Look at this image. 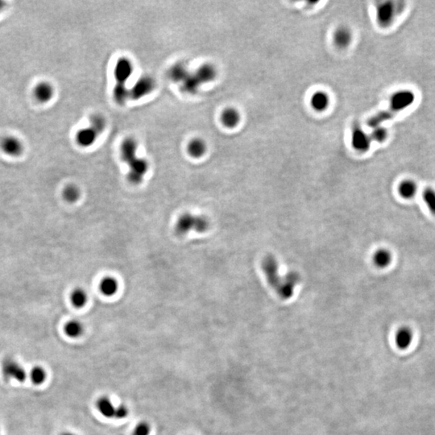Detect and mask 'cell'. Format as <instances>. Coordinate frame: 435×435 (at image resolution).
I'll return each instance as SVG.
<instances>
[{
    "instance_id": "6da1fadb",
    "label": "cell",
    "mask_w": 435,
    "mask_h": 435,
    "mask_svg": "<svg viewBox=\"0 0 435 435\" xmlns=\"http://www.w3.org/2000/svg\"><path fill=\"white\" fill-rule=\"evenodd\" d=\"M209 226V221L206 217L187 213L182 214L177 220L175 231L179 235H187L191 230L203 233L208 230Z\"/></svg>"
},
{
    "instance_id": "7a4b0ae2",
    "label": "cell",
    "mask_w": 435,
    "mask_h": 435,
    "mask_svg": "<svg viewBox=\"0 0 435 435\" xmlns=\"http://www.w3.org/2000/svg\"><path fill=\"white\" fill-rule=\"evenodd\" d=\"M262 268L270 285L278 292L284 283V278L279 275V266L277 260L272 256H266L262 262Z\"/></svg>"
},
{
    "instance_id": "3957f363",
    "label": "cell",
    "mask_w": 435,
    "mask_h": 435,
    "mask_svg": "<svg viewBox=\"0 0 435 435\" xmlns=\"http://www.w3.org/2000/svg\"><path fill=\"white\" fill-rule=\"evenodd\" d=\"M2 373L7 380H16L23 383L27 378V373L23 366L14 359L7 358L2 363Z\"/></svg>"
},
{
    "instance_id": "277c9868",
    "label": "cell",
    "mask_w": 435,
    "mask_h": 435,
    "mask_svg": "<svg viewBox=\"0 0 435 435\" xmlns=\"http://www.w3.org/2000/svg\"><path fill=\"white\" fill-rule=\"evenodd\" d=\"M415 95L410 91H398L392 96L389 111L395 115L398 112L404 111L415 103Z\"/></svg>"
},
{
    "instance_id": "5b68a950",
    "label": "cell",
    "mask_w": 435,
    "mask_h": 435,
    "mask_svg": "<svg viewBox=\"0 0 435 435\" xmlns=\"http://www.w3.org/2000/svg\"><path fill=\"white\" fill-rule=\"evenodd\" d=\"M154 87V80L149 76H144L140 77L132 90L129 91V97L132 99H140L151 93L153 91Z\"/></svg>"
},
{
    "instance_id": "8992f818",
    "label": "cell",
    "mask_w": 435,
    "mask_h": 435,
    "mask_svg": "<svg viewBox=\"0 0 435 435\" xmlns=\"http://www.w3.org/2000/svg\"><path fill=\"white\" fill-rule=\"evenodd\" d=\"M397 13L394 2H382L377 7V22L381 27H389Z\"/></svg>"
},
{
    "instance_id": "52a82bcc",
    "label": "cell",
    "mask_w": 435,
    "mask_h": 435,
    "mask_svg": "<svg viewBox=\"0 0 435 435\" xmlns=\"http://www.w3.org/2000/svg\"><path fill=\"white\" fill-rule=\"evenodd\" d=\"M370 135L366 134L365 132L359 126H355L352 131V144L354 149L357 151L364 152L368 151L371 146Z\"/></svg>"
},
{
    "instance_id": "ba28073f",
    "label": "cell",
    "mask_w": 435,
    "mask_h": 435,
    "mask_svg": "<svg viewBox=\"0 0 435 435\" xmlns=\"http://www.w3.org/2000/svg\"><path fill=\"white\" fill-rule=\"evenodd\" d=\"M133 72L132 64L128 59H119L114 66V75L116 84L125 85L127 80L131 77Z\"/></svg>"
},
{
    "instance_id": "9c48e42d",
    "label": "cell",
    "mask_w": 435,
    "mask_h": 435,
    "mask_svg": "<svg viewBox=\"0 0 435 435\" xmlns=\"http://www.w3.org/2000/svg\"><path fill=\"white\" fill-rule=\"evenodd\" d=\"M130 171L128 172V179L134 184L141 182L144 175L148 170V162L144 159L136 158L128 165Z\"/></svg>"
},
{
    "instance_id": "30bf717a",
    "label": "cell",
    "mask_w": 435,
    "mask_h": 435,
    "mask_svg": "<svg viewBox=\"0 0 435 435\" xmlns=\"http://www.w3.org/2000/svg\"><path fill=\"white\" fill-rule=\"evenodd\" d=\"M1 149L8 156H18L23 150V145L20 140L13 136H7L1 141Z\"/></svg>"
},
{
    "instance_id": "8fae6325",
    "label": "cell",
    "mask_w": 435,
    "mask_h": 435,
    "mask_svg": "<svg viewBox=\"0 0 435 435\" xmlns=\"http://www.w3.org/2000/svg\"><path fill=\"white\" fill-rule=\"evenodd\" d=\"M414 333L409 326H402L396 333V344L400 350H406L412 344Z\"/></svg>"
},
{
    "instance_id": "7c38bea8",
    "label": "cell",
    "mask_w": 435,
    "mask_h": 435,
    "mask_svg": "<svg viewBox=\"0 0 435 435\" xmlns=\"http://www.w3.org/2000/svg\"><path fill=\"white\" fill-rule=\"evenodd\" d=\"M136 151H137V143L135 142V140H133L132 138H128L122 143L120 148L121 157L128 165L137 158Z\"/></svg>"
},
{
    "instance_id": "4fadbf2b",
    "label": "cell",
    "mask_w": 435,
    "mask_h": 435,
    "mask_svg": "<svg viewBox=\"0 0 435 435\" xmlns=\"http://www.w3.org/2000/svg\"><path fill=\"white\" fill-rule=\"evenodd\" d=\"M54 89L51 84L47 82L38 83L34 89V95L40 103H47L54 96Z\"/></svg>"
},
{
    "instance_id": "5bb4252c",
    "label": "cell",
    "mask_w": 435,
    "mask_h": 435,
    "mask_svg": "<svg viewBox=\"0 0 435 435\" xmlns=\"http://www.w3.org/2000/svg\"><path fill=\"white\" fill-rule=\"evenodd\" d=\"M98 133L94 130L93 128L89 127V128H83L78 131L76 135V140L77 143L80 146L90 147L95 142Z\"/></svg>"
},
{
    "instance_id": "9a60e30c",
    "label": "cell",
    "mask_w": 435,
    "mask_h": 435,
    "mask_svg": "<svg viewBox=\"0 0 435 435\" xmlns=\"http://www.w3.org/2000/svg\"><path fill=\"white\" fill-rule=\"evenodd\" d=\"M352 32L347 27H340L335 31L334 34V41L335 45L340 49L347 48L352 42Z\"/></svg>"
},
{
    "instance_id": "2e32d148",
    "label": "cell",
    "mask_w": 435,
    "mask_h": 435,
    "mask_svg": "<svg viewBox=\"0 0 435 435\" xmlns=\"http://www.w3.org/2000/svg\"><path fill=\"white\" fill-rule=\"evenodd\" d=\"M96 407L101 415L107 418H113L116 407L114 406L112 400L106 396L98 398L96 403Z\"/></svg>"
},
{
    "instance_id": "e0dca14e",
    "label": "cell",
    "mask_w": 435,
    "mask_h": 435,
    "mask_svg": "<svg viewBox=\"0 0 435 435\" xmlns=\"http://www.w3.org/2000/svg\"><path fill=\"white\" fill-rule=\"evenodd\" d=\"M398 192L401 198L410 200L416 196L417 193V186L416 182L413 180H405L399 185Z\"/></svg>"
},
{
    "instance_id": "ac0fdd59",
    "label": "cell",
    "mask_w": 435,
    "mask_h": 435,
    "mask_svg": "<svg viewBox=\"0 0 435 435\" xmlns=\"http://www.w3.org/2000/svg\"><path fill=\"white\" fill-rule=\"evenodd\" d=\"M393 261V255L388 249L380 248L373 255L375 265L379 268H385L389 266Z\"/></svg>"
},
{
    "instance_id": "d6986e66",
    "label": "cell",
    "mask_w": 435,
    "mask_h": 435,
    "mask_svg": "<svg viewBox=\"0 0 435 435\" xmlns=\"http://www.w3.org/2000/svg\"><path fill=\"white\" fill-rule=\"evenodd\" d=\"M99 289L103 295L112 297L118 292L119 282L114 277H106L101 281Z\"/></svg>"
},
{
    "instance_id": "ffe728a7",
    "label": "cell",
    "mask_w": 435,
    "mask_h": 435,
    "mask_svg": "<svg viewBox=\"0 0 435 435\" xmlns=\"http://www.w3.org/2000/svg\"><path fill=\"white\" fill-rule=\"evenodd\" d=\"M217 72L215 68L209 64H206L201 66L195 74L201 84L211 82L216 77Z\"/></svg>"
},
{
    "instance_id": "44dd1931",
    "label": "cell",
    "mask_w": 435,
    "mask_h": 435,
    "mask_svg": "<svg viewBox=\"0 0 435 435\" xmlns=\"http://www.w3.org/2000/svg\"><path fill=\"white\" fill-rule=\"evenodd\" d=\"M240 113L234 108H227L222 114L221 120L227 128H235L240 122Z\"/></svg>"
},
{
    "instance_id": "7402d4cb",
    "label": "cell",
    "mask_w": 435,
    "mask_h": 435,
    "mask_svg": "<svg viewBox=\"0 0 435 435\" xmlns=\"http://www.w3.org/2000/svg\"><path fill=\"white\" fill-rule=\"evenodd\" d=\"M64 331L68 337L77 339L82 336L84 332V326L82 322L77 320H71L68 322L64 326Z\"/></svg>"
},
{
    "instance_id": "603a6c76",
    "label": "cell",
    "mask_w": 435,
    "mask_h": 435,
    "mask_svg": "<svg viewBox=\"0 0 435 435\" xmlns=\"http://www.w3.org/2000/svg\"><path fill=\"white\" fill-rule=\"evenodd\" d=\"M207 151L206 143L202 139H193L188 145V152L192 157L199 158Z\"/></svg>"
},
{
    "instance_id": "cb8c5ba5",
    "label": "cell",
    "mask_w": 435,
    "mask_h": 435,
    "mask_svg": "<svg viewBox=\"0 0 435 435\" xmlns=\"http://www.w3.org/2000/svg\"><path fill=\"white\" fill-rule=\"evenodd\" d=\"M330 103L328 95L324 92L319 91L312 96L311 105L314 110L318 112H322L327 108Z\"/></svg>"
},
{
    "instance_id": "d4e9b609",
    "label": "cell",
    "mask_w": 435,
    "mask_h": 435,
    "mask_svg": "<svg viewBox=\"0 0 435 435\" xmlns=\"http://www.w3.org/2000/svg\"><path fill=\"white\" fill-rule=\"evenodd\" d=\"M31 381L35 385H40L46 381L47 372L41 366H34L29 373Z\"/></svg>"
},
{
    "instance_id": "484cf974",
    "label": "cell",
    "mask_w": 435,
    "mask_h": 435,
    "mask_svg": "<svg viewBox=\"0 0 435 435\" xmlns=\"http://www.w3.org/2000/svg\"><path fill=\"white\" fill-rule=\"evenodd\" d=\"M87 299H88V297H87L86 291L80 289V288L75 289L70 295L71 303L76 308H82L85 306L87 303Z\"/></svg>"
},
{
    "instance_id": "4316f807",
    "label": "cell",
    "mask_w": 435,
    "mask_h": 435,
    "mask_svg": "<svg viewBox=\"0 0 435 435\" xmlns=\"http://www.w3.org/2000/svg\"><path fill=\"white\" fill-rule=\"evenodd\" d=\"M422 199L429 211L435 216V189L431 187L426 188L422 192Z\"/></svg>"
},
{
    "instance_id": "83f0119b",
    "label": "cell",
    "mask_w": 435,
    "mask_h": 435,
    "mask_svg": "<svg viewBox=\"0 0 435 435\" xmlns=\"http://www.w3.org/2000/svg\"><path fill=\"white\" fill-rule=\"evenodd\" d=\"M394 117V114L391 112H389V110L388 111H383V112H379L378 114H375L374 116L372 117L368 120V124L371 128H377V127H379V124H382L383 122L388 121L389 119H393Z\"/></svg>"
},
{
    "instance_id": "f1b7e54d",
    "label": "cell",
    "mask_w": 435,
    "mask_h": 435,
    "mask_svg": "<svg viewBox=\"0 0 435 435\" xmlns=\"http://www.w3.org/2000/svg\"><path fill=\"white\" fill-rule=\"evenodd\" d=\"M188 75L187 67L182 64L175 65L170 70V77L176 82H183Z\"/></svg>"
},
{
    "instance_id": "f546056e",
    "label": "cell",
    "mask_w": 435,
    "mask_h": 435,
    "mask_svg": "<svg viewBox=\"0 0 435 435\" xmlns=\"http://www.w3.org/2000/svg\"><path fill=\"white\" fill-rule=\"evenodd\" d=\"M63 198L66 202L70 203H74L77 202L80 198L79 189L76 186L70 185L65 187L63 190Z\"/></svg>"
},
{
    "instance_id": "4dcf8cb0",
    "label": "cell",
    "mask_w": 435,
    "mask_h": 435,
    "mask_svg": "<svg viewBox=\"0 0 435 435\" xmlns=\"http://www.w3.org/2000/svg\"><path fill=\"white\" fill-rule=\"evenodd\" d=\"M114 100L119 104H123L125 103L127 98L129 97V91H128L125 85L122 84H115L114 91H113Z\"/></svg>"
},
{
    "instance_id": "1f68e13d",
    "label": "cell",
    "mask_w": 435,
    "mask_h": 435,
    "mask_svg": "<svg viewBox=\"0 0 435 435\" xmlns=\"http://www.w3.org/2000/svg\"><path fill=\"white\" fill-rule=\"evenodd\" d=\"M200 85L201 83L196 77L195 75H192L189 74L186 79L183 81L185 90L189 93H194Z\"/></svg>"
},
{
    "instance_id": "d6a6232c",
    "label": "cell",
    "mask_w": 435,
    "mask_h": 435,
    "mask_svg": "<svg viewBox=\"0 0 435 435\" xmlns=\"http://www.w3.org/2000/svg\"><path fill=\"white\" fill-rule=\"evenodd\" d=\"M90 127L93 128L96 132L99 134L104 130L105 127H106V121H105L104 118L98 114L93 115L91 118V126Z\"/></svg>"
},
{
    "instance_id": "836d02e7",
    "label": "cell",
    "mask_w": 435,
    "mask_h": 435,
    "mask_svg": "<svg viewBox=\"0 0 435 435\" xmlns=\"http://www.w3.org/2000/svg\"><path fill=\"white\" fill-rule=\"evenodd\" d=\"M388 132L386 129L382 127H377L373 129V132L370 135L372 140H375L377 142L381 143L387 138Z\"/></svg>"
},
{
    "instance_id": "e575fe53",
    "label": "cell",
    "mask_w": 435,
    "mask_h": 435,
    "mask_svg": "<svg viewBox=\"0 0 435 435\" xmlns=\"http://www.w3.org/2000/svg\"><path fill=\"white\" fill-rule=\"evenodd\" d=\"M151 430V426L149 422L141 421L135 426L132 435H150Z\"/></svg>"
},
{
    "instance_id": "d590c367",
    "label": "cell",
    "mask_w": 435,
    "mask_h": 435,
    "mask_svg": "<svg viewBox=\"0 0 435 435\" xmlns=\"http://www.w3.org/2000/svg\"><path fill=\"white\" fill-rule=\"evenodd\" d=\"M128 415H129V411H128V408L126 407L125 405H120L117 406L115 409L114 418H116L117 420L124 419L128 416Z\"/></svg>"
},
{
    "instance_id": "8d00e7d4",
    "label": "cell",
    "mask_w": 435,
    "mask_h": 435,
    "mask_svg": "<svg viewBox=\"0 0 435 435\" xmlns=\"http://www.w3.org/2000/svg\"><path fill=\"white\" fill-rule=\"evenodd\" d=\"M61 435H77L76 434L72 433V432H69V431H66V432H64V433L61 434Z\"/></svg>"
}]
</instances>
